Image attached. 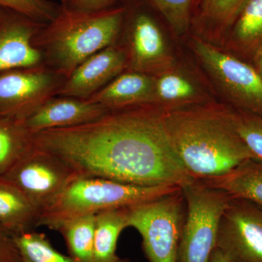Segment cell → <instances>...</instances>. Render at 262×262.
I'll return each mask as SVG.
<instances>
[{
  "label": "cell",
  "mask_w": 262,
  "mask_h": 262,
  "mask_svg": "<svg viewBox=\"0 0 262 262\" xmlns=\"http://www.w3.org/2000/svg\"><path fill=\"white\" fill-rule=\"evenodd\" d=\"M77 177L64 160L34 145L3 177L16 186L41 214Z\"/></svg>",
  "instance_id": "obj_9"
},
{
  "label": "cell",
  "mask_w": 262,
  "mask_h": 262,
  "mask_svg": "<svg viewBox=\"0 0 262 262\" xmlns=\"http://www.w3.org/2000/svg\"><path fill=\"white\" fill-rule=\"evenodd\" d=\"M96 214H86L65 221L58 227L71 257L77 262H94Z\"/></svg>",
  "instance_id": "obj_23"
},
{
  "label": "cell",
  "mask_w": 262,
  "mask_h": 262,
  "mask_svg": "<svg viewBox=\"0 0 262 262\" xmlns=\"http://www.w3.org/2000/svg\"><path fill=\"white\" fill-rule=\"evenodd\" d=\"M170 26L174 34L182 36L192 27L195 0H147Z\"/></svg>",
  "instance_id": "obj_25"
},
{
  "label": "cell",
  "mask_w": 262,
  "mask_h": 262,
  "mask_svg": "<svg viewBox=\"0 0 262 262\" xmlns=\"http://www.w3.org/2000/svg\"><path fill=\"white\" fill-rule=\"evenodd\" d=\"M0 6L20 12L41 24H47L55 18L61 8L53 0H0Z\"/></svg>",
  "instance_id": "obj_27"
},
{
  "label": "cell",
  "mask_w": 262,
  "mask_h": 262,
  "mask_svg": "<svg viewBox=\"0 0 262 262\" xmlns=\"http://www.w3.org/2000/svg\"><path fill=\"white\" fill-rule=\"evenodd\" d=\"M192 48L234 108L262 116V79L253 66L198 36L192 37Z\"/></svg>",
  "instance_id": "obj_8"
},
{
  "label": "cell",
  "mask_w": 262,
  "mask_h": 262,
  "mask_svg": "<svg viewBox=\"0 0 262 262\" xmlns=\"http://www.w3.org/2000/svg\"><path fill=\"white\" fill-rule=\"evenodd\" d=\"M45 25L16 10L0 6V72L44 64L33 40Z\"/></svg>",
  "instance_id": "obj_12"
},
{
  "label": "cell",
  "mask_w": 262,
  "mask_h": 262,
  "mask_svg": "<svg viewBox=\"0 0 262 262\" xmlns=\"http://www.w3.org/2000/svg\"><path fill=\"white\" fill-rule=\"evenodd\" d=\"M163 113L150 105L108 110L84 125L33 134V143L64 160L78 177L182 188L194 179L172 145Z\"/></svg>",
  "instance_id": "obj_1"
},
{
  "label": "cell",
  "mask_w": 262,
  "mask_h": 262,
  "mask_svg": "<svg viewBox=\"0 0 262 262\" xmlns=\"http://www.w3.org/2000/svg\"><path fill=\"white\" fill-rule=\"evenodd\" d=\"M40 212L13 183L0 177V226L16 235L39 227Z\"/></svg>",
  "instance_id": "obj_17"
},
{
  "label": "cell",
  "mask_w": 262,
  "mask_h": 262,
  "mask_svg": "<svg viewBox=\"0 0 262 262\" xmlns=\"http://www.w3.org/2000/svg\"><path fill=\"white\" fill-rule=\"evenodd\" d=\"M124 14L122 4L96 13L77 11L61 4L58 14L42 27L33 43L44 64L67 79L84 60L116 44Z\"/></svg>",
  "instance_id": "obj_3"
},
{
  "label": "cell",
  "mask_w": 262,
  "mask_h": 262,
  "mask_svg": "<svg viewBox=\"0 0 262 262\" xmlns=\"http://www.w3.org/2000/svg\"><path fill=\"white\" fill-rule=\"evenodd\" d=\"M163 114L172 145L194 180L218 177L252 159L236 130L233 108L208 102Z\"/></svg>",
  "instance_id": "obj_2"
},
{
  "label": "cell",
  "mask_w": 262,
  "mask_h": 262,
  "mask_svg": "<svg viewBox=\"0 0 262 262\" xmlns=\"http://www.w3.org/2000/svg\"><path fill=\"white\" fill-rule=\"evenodd\" d=\"M108 108L88 99L55 96L23 120L32 134L48 129L84 125L97 120Z\"/></svg>",
  "instance_id": "obj_14"
},
{
  "label": "cell",
  "mask_w": 262,
  "mask_h": 262,
  "mask_svg": "<svg viewBox=\"0 0 262 262\" xmlns=\"http://www.w3.org/2000/svg\"><path fill=\"white\" fill-rule=\"evenodd\" d=\"M154 93V75L125 71L88 98L108 110L150 105Z\"/></svg>",
  "instance_id": "obj_15"
},
{
  "label": "cell",
  "mask_w": 262,
  "mask_h": 262,
  "mask_svg": "<svg viewBox=\"0 0 262 262\" xmlns=\"http://www.w3.org/2000/svg\"><path fill=\"white\" fill-rule=\"evenodd\" d=\"M121 0H67L64 5L71 10L84 13H96L118 5Z\"/></svg>",
  "instance_id": "obj_29"
},
{
  "label": "cell",
  "mask_w": 262,
  "mask_h": 262,
  "mask_svg": "<svg viewBox=\"0 0 262 262\" xmlns=\"http://www.w3.org/2000/svg\"><path fill=\"white\" fill-rule=\"evenodd\" d=\"M187 216L182 189L128 208V227L142 237L149 262H179V247Z\"/></svg>",
  "instance_id": "obj_5"
},
{
  "label": "cell",
  "mask_w": 262,
  "mask_h": 262,
  "mask_svg": "<svg viewBox=\"0 0 262 262\" xmlns=\"http://www.w3.org/2000/svg\"><path fill=\"white\" fill-rule=\"evenodd\" d=\"M128 208H112L96 213L94 262H117L119 236L128 227Z\"/></svg>",
  "instance_id": "obj_21"
},
{
  "label": "cell",
  "mask_w": 262,
  "mask_h": 262,
  "mask_svg": "<svg viewBox=\"0 0 262 262\" xmlns=\"http://www.w3.org/2000/svg\"><path fill=\"white\" fill-rule=\"evenodd\" d=\"M65 80L44 64L0 72V117L25 120L58 96Z\"/></svg>",
  "instance_id": "obj_10"
},
{
  "label": "cell",
  "mask_w": 262,
  "mask_h": 262,
  "mask_svg": "<svg viewBox=\"0 0 262 262\" xmlns=\"http://www.w3.org/2000/svg\"><path fill=\"white\" fill-rule=\"evenodd\" d=\"M125 51L118 43L94 53L66 79L57 96L88 99L126 71Z\"/></svg>",
  "instance_id": "obj_13"
},
{
  "label": "cell",
  "mask_w": 262,
  "mask_h": 262,
  "mask_svg": "<svg viewBox=\"0 0 262 262\" xmlns=\"http://www.w3.org/2000/svg\"><path fill=\"white\" fill-rule=\"evenodd\" d=\"M32 134L23 120L0 117V177H3L32 146Z\"/></svg>",
  "instance_id": "obj_22"
},
{
  "label": "cell",
  "mask_w": 262,
  "mask_h": 262,
  "mask_svg": "<svg viewBox=\"0 0 262 262\" xmlns=\"http://www.w3.org/2000/svg\"><path fill=\"white\" fill-rule=\"evenodd\" d=\"M248 0H195L192 27L203 39H220L227 35Z\"/></svg>",
  "instance_id": "obj_18"
},
{
  "label": "cell",
  "mask_w": 262,
  "mask_h": 262,
  "mask_svg": "<svg viewBox=\"0 0 262 262\" xmlns=\"http://www.w3.org/2000/svg\"><path fill=\"white\" fill-rule=\"evenodd\" d=\"M215 248L234 262H262V207L232 198L221 219Z\"/></svg>",
  "instance_id": "obj_11"
},
{
  "label": "cell",
  "mask_w": 262,
  "mask_h": 262,
  "mask_svg": "<svg viewBox=\"0 0 262 262\" xmlns=\"http://www.w3.org/2000/svg\"><path fill=\"white\" fill-rule=\"evenodd\" d=\"M227 34L232 50L252 57L262 47V0H248Z\"/></svg>",
  "instance_id": "obj_20"
},
{
  "label": "cell",
  "mask_w": 262,
  "mask_h": 262,
  "mask_svg": "<svg viewBox=\"0 0 262 262\" xmlns=\"http://www.w3.org/2000/svg\"><path fill=\"white\" fill-rule=\"evenodd\" d=\"M0 262H22L14 234L0 226Z\"/></svg>",
  "instance_id": "obj_28"
},
{
  "label": "cell",
  "mask_w": 262,
  "mask_h": 262,
  "mask_svg": "<svg viewBox=\"0 0 262 262\" xmlns=\"http://www.w3.org/2000/svg\"><path fill=\"white\" fill-rule=\"evenodd\" d=\"M123 23L117 42L126 55V71L156 75L175 67V58L161 27L139 0H122Z\"/></svg>",
  "instance_id": "obj_7"
},
{
  "label": "cell",
  "mask_w": 262,
  "mask_h": 262,
  "mask_svg": "<svg viewBox=\"0 0 262 262\" xmlns=\"http://www.w3.org/2000/svg\"><path fill=\"white\" fill-rule=\"evenodd\" d=\"M210 102L190 75L173 67L154 75V93L151 106L165 110Z\"/></svg>",
  "instance_id": "obj_16"
},
{
  "label": "cell",
  "mask_w": 262,
  "mask_h": 262,
  "mask_svg": "<svg viewBox=\"0 0 262 262\" xmlns=\"http://www.w3.org/2000/svg\"><path fill=\"white\" fill-rule=\"evenodd\" d=\"M177 186H139L101 177H77L56 201L41 213L39 227L57 230L65 221L96 214L112 208H127L179 190Z\"/></svg>",
  "instance_id": "obj_4"
},
{
  "label": "cell",
  "mask_w": 262,
  "mask_h": 262,
  "mask_svg": "<svg viewBox=\"0 0 262 262\" xmlns=\"http://www.w3.org/2000/svg\"><path fill=\"white\" fill-rule=\"evenodd\" d=\"M22 262H77L57 251L46 234L35 230L14 235Z\"/></svg>",
  "instance_id": "obj_24"
},
{
  "label": "cell",
  "mask_w": 262,
  "mask_h": 262,
  "mask_svg": "<svg viewBox=\"0 0 262 262\" xmlns=\"http://www.w3.org/2000/svg\"><path fill=\"white\" fill-rule=\"evenodd\" d=\"M67 0H61V4H63V3H65L66 2H67Z\"/></svg>",
  "instance_id": "obj_32"
},
{
  "label": "cell",
  "mask_w": 262,
  "mask_h": 262,
  "mask_svg": "<svg viewBox=\"0 0 262 262\" xmlns=\"http://www.w3.org/2000/svg\"><path fill=\"white\" fill-rule=\"evenodd\" d=\"M208 262H234L230 259L228 256H226L225 253L222 252L220 249L215 248L210 256Z\"/></svg>",
  "instance_id": "obj_31"
},
{
  "label": "cell",
  "mask_w": 262,
  "mask_h": 262,
  "mask_svg": "<svg viewBox=\"0 0 262 262\" xmlns=\"http://www.w3.org/2000/svg\"><path fill=\"white\" fill-rule=\"evenodd\" d=\"M199 181L232 198L262 207V165L253 160H246L222 175Z\"/></svg>",
  "instance_id": "obj_19"
},
{
  "label": "cell",
  "mask_w": 262,
  "mask_h": 262,
  "mask_svg": "<svg viewBox=\"0 0 262 262\" xmlns=\"http://www.w3.org/2000/svg\"><path fill=\"white\" fill-rule=\"evenodd\" d=\"M253 66L255 70L262 79V47L255 52L252 56Z\"/></svg>",
  "instance_id": "obj_30"
},
{
  "label": "cell",
  "mask_w": 262,
  "mask_h": 262,
  "mask_svg": "<svg viewBox=\"0 0 262 262\" xmlns=\"http://www.w3.org/2000/svg\"><path fill=\"white\" fill-rule=\"evenodd\" d=\"M182 189L187 216L179 262H208L216 247L221 219L232 198L199 180H193Z\"/></svg>",
  "instance_id": "obj_6"
},
{
  "label": "cell",
  "mask_w": 262,
  "mask_h": 262,
  "mask_svg": "<svg viewBox=\"0 0 262 262\" xmlns=\"http://www.w3.org/2000/svg\"><path fill=\"white\" fill-rule=\"evenodd\" d=\"M234 110L236 130L253 161L262 165V116Z\"/></svg>",
  "instance_id": "obj_26"
}]
</instances>
